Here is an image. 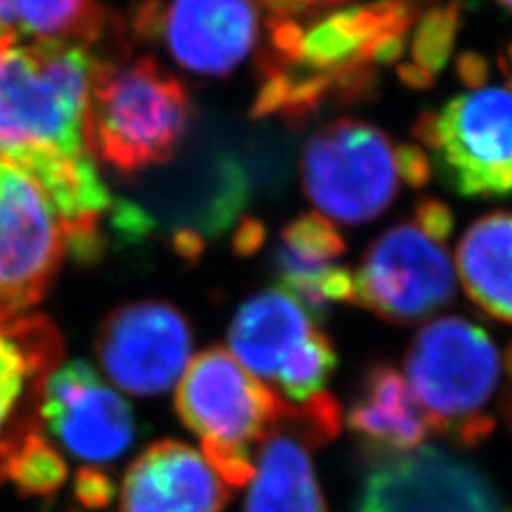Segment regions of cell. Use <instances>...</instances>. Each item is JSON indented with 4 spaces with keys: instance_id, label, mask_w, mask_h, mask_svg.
I'll use <instances>...</instances> for the list:
<instances>
[{
    "instance_id": "obj_1",
    "label": "cell",
    "mask_w": 512,
    "mask_h": 512,
    "mask_svg": "<svg viewBox=\"0 0 512 512\" xmlns=\"http://www.w3.org/2000/svg\"><path fill=\"white\" fill-rule=\"evenodd\" d=\"M101 58L75 45L0 41V158L50 195L67 250L94 259L114 207L86 143V107Z\"/></svg>"
},
{
    "instance_id": "obj_2",
    "label": "cell",
    "mask_w": 512,
    "mask_h": 512,
    "mask_svg": "<svg viewBox=\"0 0 512 512\" xmlns=\"http://www.w3.org/2000/svg\"><path fill=\"white\" fill-rule=\"evenodd\" d=\"M190 118L184 84L154 58L101 60L86 107V143L107 165L137 173L175 154Z\"/></svg>"
},
{
    "instance_id": "obj_3",
    "label": "cell",
    "mask_w": 512,
    "mask_h": 512,
    "mask_svg": "<svg viewBox=\"0 0 512 512\" xmlns=\"http://www.w3.org/2000/svg\"><path fill=\"white\" fill-rule=\"evenodd\" d=\"M175 410L231 489L250 483L252 448L295 419L293 406L220 346L199 352L188 363L175 389Z\"/></svg>"
},
{
    "instance_id": "obj_4",
    "label": "cell",
    "mask_w": 512,
    "mask_h": 512,
    "mask_svg": "<svg viewBox=\"0 0 512 512\" xmlns=\"http://www.w3.org/2000/svg\"><path fill=\"white\" fill-rule=\"evenodd\" d=\"M404 367L431 431L459 446H476L493 434L491 404L504 361L483 327L461 316L431 320L414 335Z\"/></svg>"
},
{
    "instance_id": "obj_5",
    "label": "cell",
    "mask_w": 512,
    "mask_h": 512,
    "mask_svg": "<svg viewBox=\"0 0 512 512\" xmlns=\"http://www.w3.org/2000/svg\"><path fill=\"white\" fill-rule=\"evenodd\" d=\"M453 224L446 203L421 199L365 250L352 274V303L393 325H414L444 308L455 295Z\"/></svg>"
},
{
    "instance_id": "obj_6",
    "label": "cell",
    "mask_w": 512,
    "mask_h": 512,
    "mask_svg": "<svg viewBox=\"0 0 512 512\" xmlns=\"http://www.w3.org/2000/svg\"><path fill=\"white\" fill-rule=\"evenodd\" d=\"M227 342L237 363L288 406L299 410L331 395L327 384L338 352L310 312L280 288L250 297L237 310Z\"/></svg>"
},
{
    "instance_id": "obj_7",
    "label": "cell",
    "mask_w": 512,
    "mask_h": 512,
    "mask_svg": "<svg viewBox=\"0 0 512 512\" xmlns=\"http://www.w3.org/2000/svg\"><path fill=\"white\" fill-rule=\"evenodd\" d=\"M301 180L316 214L338 224L382 216L406 184L399 146L363 120H335L306 143Z\"/></svg>"
},
{
    "instance_id": "obj_8",
    "label": "cell",
    "mask_w": 512,
    "mask_h": 512,
    "mask_svg": "<svg viewBox=\"0 0 512 512\" xmlns=\"http://www.w3.org/2000/svg\"><path fill=\"white\" fill-rule=\"evenodd\" d=\"M412 131L459 195L512 192V90L483 86L463 92L440 111L421 114Z\"/></svg>"
},
{
    "instance_id": "obj_9",
    "label": "cell",
    "mask_w": 512,
    "mask_h": 512,
    "mask_svg": "<svg viewBox=\"0 0 512 512\" xmlns=\"http://www.w3.org/2000/svg\"><path fill=\"white\" fill-rule=\"evenodd\" d=\"M67 254L64 222L43 186L0 158V316L43 299Z\"/></svg>"
},
{
    "instance_id": "obj_10",
    "label": "cell",
    "mask_w": 512,
    "mask_h": 512,
    "mask_svg": "<svg viewBox=\"0 0 512 512\" xmlns=\"http://www.w3.org/2000/svg\"><path fill=\"white\" fill-rule=\"evenodd\" d=\"M186 316L165 301H135L111 312L96 338V357L118 389L139 397L163 395L190 363Z\"/></svg>"
},
{
    "instance_id": "obj_11",
    "label": "cell",
    "mask_w": 512,
    "mask_h": 512,
    "mask_svg": "<svg viewBox=\"0 0 512 512\" xmlns=\"http://www.w3.org/2000/svg\"><path fill=\"white\" fill-rule=\"evenodd\" d=\"M352 512H510L472 463L434 446L382 461L363 480Z\"/></svg>"
},
{
    "instance_id": "obj_12",
    "label": "cell",
    "mask_w": 512,
    "mask_h": 512,
    "mask_svg": "<svg viewBox=\"0 0 512 512\" xmlns=\"http://www.w3.org/2000/svg\"><path fill=\"white\" fill-rule=\"evenodd\" d=\"M414 22V0H376L348 7L301 28L293 58L271 64L299 75L325 77L340 96H361L374 82L378 43L391 35H408Z\"/></svg>"
},
{
    "instance_id": "obj_13",
    "label": "cell",
    "mask_w": 512,
    "mask_h": 512,
    "mask_svg": "<svg viewBox=\"0 0 512 512\" xmlns=\"http://www.w3.org/2000/svg\"><path fill=\"white\" fill-rule=\"evenodd\" d=\"M37 412L39 423L73 457L88 463L114 461L135 440L131 406L84 361L54 367L45 378Z\"/></svg>"
},
{
    "instance_id": "obj_14",
    "label": "cell",
    "mask_w": 512,
    "mask_h": 512,
    "mask_svg": "<svg viewBox=\"0 0 512 512\" xmlns=\"http://www.w3.org/2000/svg\"><path fill=\"white\" fill-rule=\"evenodd\" d=\"M160 37L175 62L190 73H233L259 39L254 0H169L156 13L150 39Z\"/></svg>"
},
{
    "instance_id": "obj_15",
    "label": "cell",
    "mask_w": 512,
    "mask_h": 512,
    "mask_svg": "<svg viewBox=\"0 0 512 512\" xmlns=\"http://www.w3.org/2000/svg\"><path fill=\"white\" fill-rule=\"evenodd\" d=\"M60 357L52 320L28 312L0 316V480L15 448L39 429L41 389Z\"/></svg>"
},
{
    "instance_id": "obj_16",
    "label": "cell",
    "mask_w": 512,
    "mask_h": 512,
    "mask_svg": "<svg viewBox=\"0 0 512 512\" xmlns=\"http://www.w3.org/2000/svg\"><path fill=\"white\" fill-rule=\"evenodd\" d=\"M231 491L203 453L178 440H160L126 470L120 512H222Z\"/></svg>"
},
{
    "instance_id": "obj_17",
    "label": "cell",
    "mask_w": 512,
    "mask_h": 512,
    "mask_svg": "<svg viewBox=\"0 0 512 512\" xmlns=\"http://www.w3.org/2000/svg\"><path fill=\"white\" fill-rule=\"evenodd\" d=\"M344 254L346 242L331 220L316 212L293 218L274 250L280 291L323 320L329 308L352 303V271L342 263Z\"/></svg>"
},
{
    "instance_id": "obj_18",
    "label": "cell",
    "mask_w": 512,
    "mask_h": 512,
    "mask_svg": "<svg viewBox=\"0 0 512 512\" xmlns=\"http://www.w3.org/2000/svg\"><path fill=\"white\" fill-rule=\"evenodd\" d=\"M0 41L75 45L101 60L128 56L120 20L96 0H0Z\"/></svg>"
},
{
    "instance_id": "obj_19",
    "label": "cell",
    "mask_w": 512,
    "mask_h": 512,
    "mask_svg": "<svg viewBox=\"0 0 512 512\" xmlns=\"http://www.w3.org/2000/svg\"><path fill=\"white\" fill-rule=\"evenodd\" d=\"M346 423L361 451L380 463L425 446L431 431L406 378L389 363H376L363 374Z\"/></svg>"
},
{
    "instance_id": "obj_20",
    "label": "cell",
    "mask_w": 512,
    "mask_h": 512,
    "mask_svg": "<svg viewBox=\"0 0 512 512\" xmlns=\"http://www.w3.org/2000/svg\"><path fill=\"white\" fill-rule=\"evenodd\" d=\"M457 271L480 310L512 325V212H491L468 227L457 246Z\"/></svg>"
},
{
    "instance_id": "obj_21",
    "label": "cell",
    "mask_w": 512,
    "mask_h": 512,
    "mask_svg": "<svg viewBox=\"0 0 512 512\" xmlns=\"http://www.w3.org/2000/svg\"><path fill=\"white\" fill-rule=\"evenodd\" d=\"M244 512H327L312 457L291 431L263 440Z\"/></svg>"
},
{
    "instance_id": "obj_22",
    "label": "cell",
    "mask_w": 512,
    "mask_h": 512,
    "mask_svg": "<svg viewBox=\"0 0 512 512\" xmlns=\"http://www.w3.org/2000/svg\"><path fill=\"white\" fill-rule=\"evenodd\" d=\"M67 476V463L56 446L43 438L41 429L28 434L7 463V478L13 480L22 495L47 498L62 487Z\"/></svg>"
},
{
    "instance_id": "obj_23",
    "label": "cell",
    "mask_w": 512,
    "mask_h": 512,
    "mask_svg": "<svg viewBox=\"0 0 512 512\" xmlns=\"http://www.w3.org/2000/svg\"><path fill=\"white\" fill-rule=\"evenodd\" d=\"M459 26L461 11L457 0L444 7L429 9L419 24L412 26L414 35L410 39V52L414 67H419L431 77L438 75L453 54Z\"/></svg>"
},
{
    "instance_id": "obj_24",
    "label": "cell",
    "mask_w": 512,
    "mask_h": 512,
    "mask_svg": "<svg viewBox=\"0 0 512 512\" xmlns=\"http://www.w3.org/2000/svg\"><path fill=\"white\" fill-rule=\"evenodd\" d=\"M75 498L86 508H105L114 498L116 487L101 468H82L75 476Z\"/></svg>"
},
{
    "instance_id": "obj_25",
    "label": "cell",
    "mask_w": 512,
    "mask_h": 512,
    "mask_svg": "<svg viewBox=\"0 0 512 512\" xmlns=\"http://www.w3.org/2000/svg\"><path fill=\"white\" fill-rule=\"evenodd\" d=\"M457 73L461 77V82L468 88H483L489 77V64L483 56L466 52L457 58Z\"/></svg>"
},
{
    "instance_id": "obj_26",
    "label": "cell",
    "mask_w": 512,
    "mask_h": 512,
    "mask_svg": "<svg viewBox=\"0 0 512 512\" xmlns=\"http://www.w3.org/2000/svg\"><path fill=\"white\" fill-rule=\"evenodd\" d=\"M271 20H295L297 15L306 13L312 5L308 0H256Z\"/></svg>"
},
{
    "instance_id": "obj_27",
    "label": "cell",
    "mask_w": 512,
    "mask_h": 512,
    "mask_svg": "<svg viewBox=\"0 0 512 512\" xmlns=\"http://www.w3.org/2000/svg\"><path fill=\"white\" fill-rule=\"evenodd\" d=\"M397 73H399V79L412 88H429L431 82H434V77L427 75L419 67H414V64H402V67L397 69Z\"/></svg>"
},
{
    "instance_id": "obj_28",
    "label": "cell",
    "mask_w": 512,
    "mask_h": 512,
    "mask_svg": "<svg viewBox=\"0 0 512 512\" xmlns=\"http://www.w3.org/2000/svg\"><path fill=\"white\" fill-rule=\"evenodd\" d=\"M310 5H338L344 3V0H308Z\"/></svg>"
},
{
    "instance_id": "obj_29",
    "label": "cell",
    "mask_w": 512,
    "mask_h": 512,
    "mask_svg": "<svg viewBox=\"0 0 512 512\" xmlns=\"http://www.w3.org/2000/svg\"><path fill=\"white\" fill-rule=\"evenodd\" d=\"M498 3H500V5H504L506 9H510V11H512V0H498Z\"/></svg>"
},
{
    "instance_id": "obj_30",
    "label": "cell",
    "mask_w": 512,
    "mask_h": 512,
    "mask_svg": "<svg viewBox=\"0 0 512 512\" xmlns=\"http://www.w3.org/2000/svg\"><path fill=\"white\" fill-rule=\"evenodd\" d=\"M508 90H512V75H510V88Z\"/></svg>"
},
{
    "instance_id": "obj_31",
    "label": "cell",
    "mask_w": 512,
    "mask_h": 512,
    "mask_svg": "<svg viewBox=\"0 0 512 512\" xmlns=\"http://www.w3.org/2000/svg\"><path fill=\"white\" fill-rule=\"evenodd\" d=\"M510 60H512V45H510Z\"/></svg>"
}]
</instances>
